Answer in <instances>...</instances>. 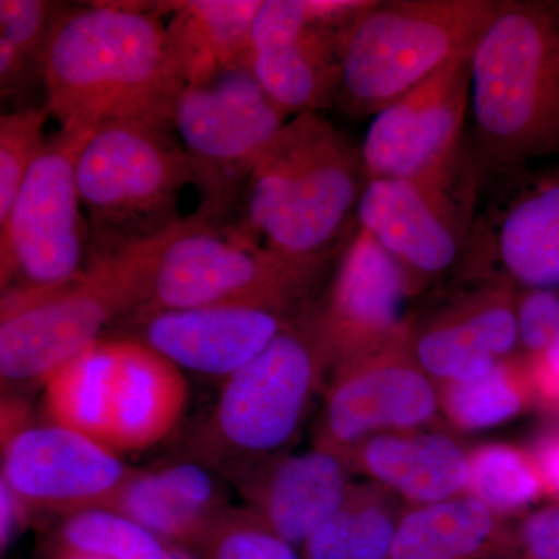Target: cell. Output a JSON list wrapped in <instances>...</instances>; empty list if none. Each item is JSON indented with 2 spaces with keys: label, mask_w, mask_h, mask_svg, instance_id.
I'll return each instance as SVG.
<instances>
[{
  "label": "cell",
  "mask_w": 559,
  "mask_h": 559,
  "mask_svg": "<svg viewBox=\"0 0 559 559\" xmlns=\"http://www.w3.org/2000/svg\"><path fill=\"white\" fill-rule=\"evenodd\" d=\"M31 509L13 491L5 481L0 480V543L2 550L11 546L28 521Z\"/></svg>",
  "instance_id": "cell-37"
},
{
  "label": "cell",
  "mask_w": 559,
  "mask_h": 559,
  "mask_svg": "<svg viewBox=\"0 0 559 559\" xmlns=\"http://www.w3.org/2000/svg\"><path fill=\"white\" fill-rule=\"evenodd\" d=\"M227 507L210 471L187 462L135 469L110 510L138 522L168 546L193 550Z\"/></svg>",
  "instance_id": "cell-22"
},
{
  "label": "cell",
  "mask_w": 559,
  "mask_h": 559,
  "mask_svg": "<svg viewBox=\"0 0 559 559\" xmlns=\"http://www.w3.org/2000/svg\"><path fill=\"white\" fill-rule=\"evenodd\" d=\"M164 559H201L198 555L193 554V550L187 549V547L168 546L165 551Z\"/></svg>",
  "instance_id": "cell-38"
},
{
  "label": "cell",
  "mask_w": 559,
  "mask_h": 559,
  "mask_svg": "<svg viewBox=\"0 0 559 559\" xmlns=\"http://www.w3.org/2000/svg\"><path fill=\"white\" fill-rule=\"evenodd\" d=\"M411 299L399 264L356 226L341 249L329 289L312 304L331 370L401 336L409 323L406 304Z\"/></svg>",
  "instance_id": "cell-16"
},
{
  "label": "cell",
  "mask_w": 559,
  "mask_h": 559,
  "mask_svg": "<svg viewBox=\"0 0 559 559\" xmlns=\"http://www.w3.org/2000/svg\"><path fill=\"white\" fill-rule=\"evenodd\" d=\"M521 358L524 359L535 401L559 409V336L539 355Z\"/></svg>",
  "instance_id": "cell-35"
},
{
  "label": "cell",
  "mask_w": 559,
  "mask_h": 559,
  "mask_svg": "<svg viewBox=\"0 0 559 559\" xmlns=\"http://www.w3.org/2000/svg\"><path fill=\"white\" fill-rule=\"evenodd\" d=\"M130 270L140 290L139 310H191L219 305H260L299 310L310 304L318 275L294 266L242 226L197 213L156 237L109 250Z\"/></svg>",
  "instance_id": "cell-4"
},
{
  "label": "cell",
  "mask_w": 559,
  "mask_h": 559,
  "mask_svg": "<svg viewBox=\"0 0 559 559\" xmlns=\"http://www.w3.org/2000/svg\"><path fill=\"white\" fill-rule=\"evenodd\" d=\"M66 5L49 0H0V95L22 102L43 84V61Z\"/></svg>",
  "instance_id": "cell-28"
},
{
  "label": "cell",
  "mask_w": 559,
  "mask_h": 559,
  "mask_svg": "<svg viewBox=\"0 0 559 559\" xmlns=\"http://www.w3.org/2000/svg\"><path fill=\"white\" fill-rule=\"evenodd\" d=\"M516 554V527L465 495L406 507L388 559H491Z\"/></svg>",
  "instance_id": "cell-23"
},
{
  "label": "cell",
  "mask_w": 559,
  "mask_h": 559,
  "mask_svg": "<svg viewBox=\"0 0 559 559\" xmlns=\"http://www.w3.org/2000/svg\"><path fill=\"white\" fill-rule=\"evenodd\" d=\"M103 381L102 444L117 452L156 447L179 425L189 384L171 360L135 340L109 341Z\"/></svg>",
  "instance_id": "cell-19"
},
{
  "label": "cell",
  "mask_w": 559,
  "mask_h": 559,
  "mask_svg": "<svg viewBox=\"0 0 559 559\" xmlns=\"http://www.w3.org/2000/svg\"><path fill=\"white\" fill-rule=\"evenodd\" d=\"M46 108L17 106L0 119V224L13 209L22 183L46 146Z\"/></svg>",
  "instance_id": "cell-32"
},
{
  "label": "cell",
  "mask_w": 559,
  "mask_h": 559,
  "mask_svg": "<svg viewBox=\"0 0 559 559\" xmlns=\"http://www.w3.org/2000/svg\"><path fill=\"white\" fill-rule=\"evenodd\" d=\"M134 468L105 444L58 425L28 426L2 444V481L28 507L70 514L110 509Z\"/></svg>",
  "instance_id": "cell-15"
},
{
  "label": "cell",
  "mask_w": 559,
  "mask_h": 559,
  "mask_svg": "<svg viewBox=\"0 0 559 559\" xmlns=\"http://www.w3.org/2000/svg\"><path fill=\"white\" fill-rule=\"evenodd\" d=\"M288 120L246 62L180 90L173 127L200 191L198 216L226 223L257 160Z\"/></svg>",
  "instance_id": "cell-9"
},
{
  "label": "cell",
  "mask_w": 559,
  "mask_h": 559,
  "mask_svg": "<svg viewBox=\"0 0 559 559\" xmlns=\"http://www.w3.org/2000/svg\"><path fill=\"white\" fill-rule=\"evenodd\" d=\"M520 356L539 355L559 336V290L518 289Z\"/></svg>",
  "instance_id": "cell-33"
},
{
  "label": "cell",
  "mask_w": 559,
  "mask_h": 559,
  "mask_svg": "<svg viewBox=\"0 0 559 559\" xmlns=\"http://www.w3.org/2000/svg\"><path fill=\"white\" fill-rule=\"evenodd\" d=\"M90 135L58 132L32 165L0 224L2 290L55 288L86 271L87 230L75 165Z\"/></svg>",
  "instance_id": "cell-11"
},
{
  "label": "cell",
  "mask_w": 559,
  "mask_h": 559,
  "mask_svg": "<svg viewBox=\"0 0 559 559\" xmlns=\"http://www.w3.org/2000/svg\"><path fill=\"white\" fill-rule=\"evenodd\" d=\"M476 190L430 189L403 179L367 180L356 226L399 264L414 299L463 267Z\"/></svg>",
  "instance_id": "cell-13"
},
{
  "label": "cell",
  "mask_w": 559,
  "mask_h": 559,
  "mask_svg": "<svg viewBox=\"0 0 559 559\" xmlns=\"http://www.w3.org/2000/svg\"><path fill=\"white\" fill-rule=\"evenodd\" d=\"M201 559H304L252 511L227 507L197 546Z\"/></svg>",
  "instance_id": "cell-31"
},
{
  "label": "cell",
  "mask_w": 559,
  "mask_h": 559,
  "mask_svg": "<svg viewBox=\"0 0 559 559\" xmlns=\"http://www.w3.org/2000/svg\"><path fill=\"white\" fill-rule=\"evenodd\" d=\"M344 460L352 474L389 489L407 507L430 506L468 492L469 451L447 428L377 436Z\"/></svg>",
  "instance_id": "cell-21"
},
{
  "label": "cell",
  "mask_w": 559,
  "mask_h": 559,
  "mask_svg": "<svg viewBox=\"0 0 559 559\" xmlns=\"http://www.w3.org/2000/svg\"><path fill=\"white\" fill-rule=\"evenodd\" d=\"M406 507L374 481H353L340 509L301 547V557L388 559Z\"/></svg>",
  "instance_id": "cell-26"
},
{
  "label": "cell",
  "mask_w": 559,
  "mask_h": 559,
  "mask_svg": "<svg viewBox=\"0 0 559 559\" xmlns=\"http://www.w3.org/2000/svg\"><path fill=\"white\" fill-rule=\"evenodd\" d=\"M261 0H189L156 3L173 11L168 36L183 83L210 80L248 58Z\"/></svg>",
  "instance_id": "cell-25"
},
{
  "label": "cell",
  "mask_w": 559,
  "mask_h": 559,
  "mask_svg": "<svg viewBox=\"0 0 559 559\" xmlns=\"http://www.w3.org/2000/svg\"><path fill=\"white\" fill-rule=\"evenodd\" d=\"M466 280L407 323L412 355L436 384L480 377L520 355L516 286L495 272Z\"/></svg>",
  "instance_id": "cell-14"
},
{
  "label": "cell",
  "mask_w": 559,
  "mask_h": 559,
  "mask_svg": "<svg viewBox=\"0 0 559 559\" xmlns=\"http://www.w3.org/2000/svg\"><path fill=\"white\" fill-rule=\"evenodd\" d=\"M367 180L360 146L322 112L301 114L250 171L241 224L280 259L320 277L355 230Z\"/></svg>",
  "instance_id": "cell-2"
},
{
  "label": "cell",
  "mask_w": 559,
  "mask_h": 559,
  "mask_svg": "<svg viewBox=\"0 0 559 559\" xmlns=\"http://www.w3.org/2000/svg\"><path fill=\"white\" fill-rule=\"evenodd\" d=\"M502 0L371 2L342 28L336 105L374 117L448 62L469 57Z\"/></svg>",
  "instance_id": "cell-5"
},
{
  "label": "cell",
  "mask_w": 559,
  "mask_h": 559,
  "mask_svg": "<svg viewBox=\"0 0 559 559\" xmlns=\"http://www.w3.org/2000/svg\"><path fill=\"white\" fill-rule=\"evenodd\" d=\"M341 31L311 24L299 35L249 51L246 64L261 90L288 117L322 112L340 92Z\"/></svg>",
  "instance_id": "cell-24"
},
{
  "label": "cell",
  "mask_w": 559,
  "mask_h": 559,
  "mask_svg": "<svg viewBox=\"0 0 559 559\" xmlns=\"http://www.w3.org/2000/svg\"><path fill=\"white\" fill-rule=\"evenodd\" d=\"M469 57L448 62L371 117L360 145L367 179L411 180L448 191L477 189L480 176L463 153Z\"/></svg>",
  "instance_id": "cell-10"
},
{
  "label": "cell",
  "mask_w": 559,
  "mask_h": 559,
  "mask_svg": "<svg viewBox=\"0 0 559 559\" xmlns=\"http://www.w3.org/2000/svg\"><path fill=\"white\" fill-rule=\"evenodd\" d=\"M304 308L219 305L151 312L132 318V322L138 330L135 341L180 370L226 380L263 352Z\"/></svg>",
  "instance_id": "cell-17"
},
{
  "label": "cell",
  "mask_w": 559,
  "mask_h": 559,
  "mask_svg": "<svg viewBox=\"0 0 559 559\" xmlns=\"http://www.w3.org/2000/svg\"><path fill=\"white\" fill-rule=\"evenodd\" d=\"M476 246L466 274H499L518 289L559 290V160L528 176Z\"/></svg>",
  "instance_id": "cell-20"
},
{
  "label": "cell",
  "mask_w": 559,
  "mask_h": 559,
  "mask_svg": "<svg viewBox=\"0 0 559 559\" xmlns=\"http://www.w3.org/2000/svg\"><path fill=\"white\" fill-rule=\"evenodd\" d=\"M491 559H525V558L522 557L521 554H516V555H507V557H498V558H491Z\"/></svg>",
  "instance_id": "cell-40"
},
{
  "label": "cell",
  "mask_w": 559,
  "mask_h": 559,
  "mask_svg": "<svg viewBox=\"0 0 559 559\" xmlns=\"http://www.w3.org/2000/svg\"><path fill=\"white\" fill-rule=\"evenodd\" d=\"M429 428H447L439 389L412 355L406 329L330 371L312 448L344 459L373 437Z\"/></svg>",
  "instance_id": "cell-12"
},
{
  "label": "cell",
  "mask_w": 559,
  "mask_h": 559,
  "mask_svg": "<svg viewBox=\"0 0 559 559\" xmlns=\"http://www.w3.org/2000/svg\"><path fill=\"white\" fill-rule=\"evenodd\" d=\"M516 539L525 559H559V506L525 514L516 525Z\"/></svg>",
  "instance_id": "cell-34"
},
{
  "label": "cell",
  "mask_w": 559,
  "mask_h": 559,
  "mask_svg": "<svg viewBox=\"0 0 559 559\" xmlns=\"http://www.w3.org/2000/svg\"><path fill=\"white\" fill-rule=\"evenodd\" d=\"M221 471L240 492L246 509L299 550L340 509L353 484L345 460L318 448Z\"/></svg>",
  "instance_id": "cell-18"
},
{
  "label": "cell",
  "mask_w": 559,
  "mask_h": 559,
  "mask_svg": "<svg viewBox=\"0 0 559 559\" xmlns=\"http://www.w3.org/2000/svg\"><path fill=\"white\" fill-rule=\"evenodd\" d=\"M157 10L64 7L43 61L44 108L61 131L92 134L121 120L173 121L186 86Z\"/></svg>",
  "instance_id": "cell-1"
},
{
  "label": "cell",
  "mask_w": 559,
  "mask_h": 559,
  "mask_svg": "<svg viewBox=\"0 0 559 559\" xmlns=\"http://www.w3.org/2000/svg\"><path fill=\"white\" fill-rule=\"evenodd\" d=\"M477 175L559 157V2L502 0L469 57Z\"/></svg>",
  "instance_id": "cell-3"
},
{
  "label": "cell",
  "mask_w": 559,
  "mask_h": 559,
  "mask_svg": "<svg viewBox=\"0 0 559 559\" xmlns=\"http://www.w3.org/2000/svg\"><path fill=\"white\" fill-rule=\"evenodd\" d=\"M439 389L441 418L447 428L479 432L520 417L535 403L524 359L500 360L488 373L444 382Z\"/></svg>",
  "instance_id": "cell-27"
},
{
  "label": "cell",
  "mask_w": 559,
  "mask_h": 559,
  "mask_svg": "<svg viewBox=\"0 0 559 559\" xmlns=\"http://www.w3.org/2000/svg\"><path fill=\"white\" fill-rule=\"evenodd\" d=\"M60 559H97V558L83 557V555H75V554H61Z\"/></svg>",
  "instance_id": "cell-39"
},
{
  "label": "cell",
  "mask_w": 559,
  "mask_h": 559,
  "mask_svg": "<svg viewBox=\"0 0 559 559\" xmlns=\"http://www.w3.org/2000/svg\"><path fill=\"white\" fill-rule=\"evenodd\" d=\"M173 121L121 120L92 132L76 157L81 205L102 252L156 237L178 223L193 171Z\"/></svg>",
  "instance_id": "cell-7"
},
{
  "label": "cell",
  "mask_w": 559,
  "mask_h": 559,
  "mask_svg": "<svg viewBox=\"0 0 559 559\" xmlns=\"http://www.w3.org/2000/svg\"><path fill=\"white\" fill-rule=\"evenodd\" d=\"M527 451L538 469L544 491L559 499V429L540 432Z\"/></svg>",
  "instance_id": "cell-36"
},
{
  "label": "cell",
  "mask_w": 559,
  "mask_h": 559,
  "mask_svg": "<svg viewBox=\"0 0 559 559\" xmlns=\"http://www.w3.org/2000/svg\"><path fill=\"white\" fill-rule=\"evenodd\" d=\"M331 359L312 304L263 352L224 380L201 432V450L216 468L286 452L325 390Z\"/></svg>",
  "instance_id": "cell-6"
},
{
  "label": "cell",
  "mask_w": 559,
  "mask_h": 559,
  "mask_svg": "<svg viewBox=\"0 0 559 559\" xmlns=\"http://www.w3.org/2000/svg\"><path fill=\"white\" fill-rule=\"evenodd\" d=\"M61 554L97 559H164L168 544L138 522L110 509H91L66 516L60 528Z\"/></svg>",
  "instance_id": "cell-30"
},
{
  "label": "cell",
  "mask_w": 559,
  "mask_h": 559,
  "mask_svg": "<svg viewBox=\"0 0 559 559\" xmlns=\"http://www.w3.org/2000/svg\"><path fill=\"white\" fill-rule=\"evenodd\" d=\"M466 495L507 521L527 510L546 491L527 450L513 444L488 443L469 451Z\"/></svg>",
  "instance_id": "cell-29"
},
{
  "label": "cell",
  "mask_w": 559,
  "mask_h": 559,
  "mask_svg": "<svg viewBox=\"0 0 559 559\" xmlns=\"http://www.w3.org/2000/svg\"><path fill=\"white\" fill-rule=\"evenodd\" d=\"M139 307L138 283L112 253L95 257L80 277L64 285L2 290L3 384H43L51 371L103 341V331L131 318Z\"/></svg>",
  "instance_id": "cell-8"
}]
</instances>
